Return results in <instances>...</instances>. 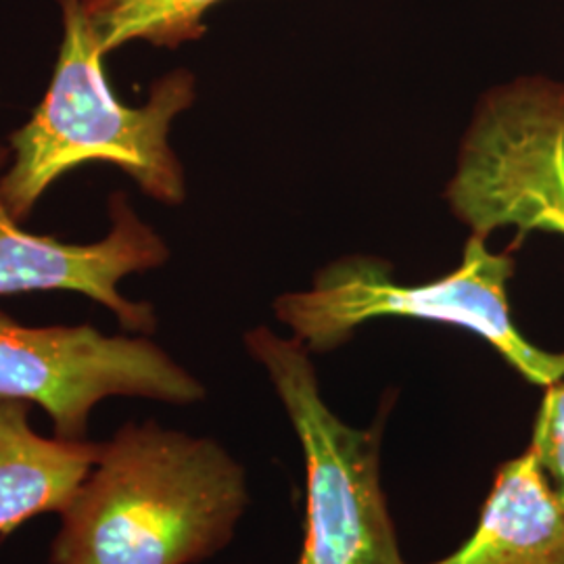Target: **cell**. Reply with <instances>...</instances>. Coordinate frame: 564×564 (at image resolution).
Returning a JSON list of instances; mask_svg holds the SVG:
<instances>
[{"label": "cell", "instance_id": "1", "mask_svg": "<svg viewBox=\"0 0 564 564\" xmlns=\"http://www.w3.org/2000/svg\"><path fill=\"white\" fill-rule=\"evenodd\" d=\"M249 506L242 464L212 437L126 423L59 512L51 564H199Z\"/></svg>", "mask_w": 564, "mask_h": 564}, {"label": "cell", "instance_id": "2", "mask_svg": "<svg viewBox=\"0 0 564 564\" xmlns=\"http://www.w3.org/2000/svg\"><path fill=\"white\" fill-rule=\"evenodd\" d=\"M61 42L51 84L32 118L9 134L11 160L0 195L21 223L48 188L82 165L107 163L165 205L186 199V174L172 147V126L197 99V80L174 69L153 82L149 99L130 107L113 95L101 42L82 0H55Z\"/></svg>", "mask_w": 564, "mask_h": 564}, {"label": "cell", "instance_id": "3", "mask_svg": "<svg viewBox=\"0 0 564 564\" xmlns=\"http://www.w3.org/2000/svg\"><path fill=\"white\" fill-rule=\"evenodd\" d=\"M487 237L473 235L456 272L426 284L391 281L387 263L368 258L324 268L310 291L286 293L274 303L276 318L310 354L341 347L362 324L377 318H416L470 330L489 343L529 383L564 379V354L527 341L510 316V256L491 253Z\"/></svg>", "mask_w": 564, "mask_h": 564}, {"label": "cell", "instance_id": "4", "mask_svg": "<svg viewBox=\"0 0 564 564\" xmlns=\"http://www.w3.org/2000/svg\"><path fill=\"white\" fill-rule=\"evenodd\" d=\"M249 356L274 384L305 460V533L295 564H408L381 485V416L356 429L324 402L310 351L258 326Z\"/></svg>", "mask_w": 564, "mask_h": 564}, {"label": "cell", "instance_id": "5", "mask_svg": "<svg viewBox=\"0 0 564 564\" xmlns=\"http://www.w3.org/2000/svg\"><path fill=\"white\" fill-rule=\"evenodd\" d=\"M473 235H564V82L523 76L479 102L447 186Z\"/></svg>", "mask_w": 564, "mask_h": 564}, {"label": "cell", "instance_id": "6", "mask_svg": "<svg viewBox=\"0 0 564 564\" xmlns=\"http://www.w3.org/2000/svg\"><path fill=\"white\" fill-rule=\"evenodd\" d=\"M205 387L147 335L93 324L30 326L0 312V400L36 403L61 440H88L93 410L111 398L188 405Z\"/></svg>", "mask_w": 564, "mask_h": 564}, {"label": "cell", "instance_id": "7", "mask_svg": "<svg viewBox=\"0 0 564 564\" xmlns=\"http://www.w3.org/2000/svg\"><path fill=\"white\" fill-rule=\"evenodd\" d=\"M9 160V144L0 142V174ZM107 214L109 230L99 241L63 242L23 230L0 195V297L69 291L109 310L123 330L153 333L155 307L128 300L121 282L162 268L170 260V247L137 214L123 191L109 195Z\"/></svg>", "mask_w": 564, "mask_h": 564}, {"label": "cell", "instance_id": "8", "mask_svg": "<svg viewBox=\"0 0 564 564\" xmlns=\"http://www.w3.org/2000/svg\"><path fill=\"white\" fill-rule=\"evenodd\" d=\"M429 564H564V510L535 454L502 464L475 533Z\"/></svg>", "mask_w": 564, "mask_h": 564}, {"label": "cell", "instance_id": "9", "mask_svg": "<svg viewBox=\"0 0 564 564\" xmlns=\"http://www.w3.org/2000/svg\"><path fill=\"white\" fill-rule=\"evenodd\" d=\"M101 454L90 440L44 437L30 403L0 400V533L72 502Z\"/></svg>", "mask_w": 564, "mask_h": 564}, {"label": "cell", "instance_id": "10", "mask_svg": "<svg viewBox=\"0 0 564 564\" xmlns=\"http://www.w3.org/2000/svg\"><path fill=\"white\" fill-rule=\"evenodd\" d=\"M105 57L130 42L178 48L205 34L207 13L223 0H82Z\"/></svg>", "mask_w": 564, "mask_h": 564}, {"label": "cell", "instance_id": "11", "mask_svg": "<svg viewBox=\"0 0 564 564\" xmlns=\"http://www.w3.org/2000/svg\"><path fill=\"white\" fill-rule=\"evenodd\" d=\"M529 449L544 468L564 510V379L545 387Z\"/></svg>", "mask_w": 564, "mask_h": 564}]
</instances>
